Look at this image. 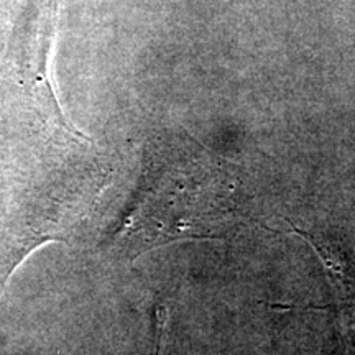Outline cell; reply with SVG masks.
<instances>
[{
    "label": "cell",
    "instance_id": "obj_2",
    "mask_svg": "<svg viewBox=\"0 0 355 355\" xmlns=\"http://www.w3.org/2000/svg\"><path fill=\"white\" fill-rule=\"evenodd\" d=\"M58 0H28L25 13L15 26L12 55L21 84L28 89L42 110L58 125L73 132L56 97L55 46L58 37Z\"/></svg>",
    "mask_w": 355,
    "mask_h": 355
},
{
    "label": "cell",
    "instance_id": "obj_1",
    "mask_svg": "<svg viewBox=\"0 0 355 355\" xmlns=\"http://www.w3.org/2000/svg\"><path fill=\"white\" fill-rule=\"evenodd\" d=\"M225 166L194 141L153 145L139 194L110 234V247L135 260L173 242L224 237L237 219L235 178Z\"/></svg>",
    "mask_w": 355,
    "mask_h": 355
},
{
    "label": "cell",
    "instance_id": "obj_3",
    "mask_svg": "<svg viewBox=\"0 0 355 355\" xmlns=\"http://www.w3.org/2000/svg\"><path fill=\"white\" fill-rule=\"evenodd\" d=\"M306 239L316 248L326 268L332 275L331 279L336 285V293L343 308L345 332L355 354V266L347 260L344 252L332 243L321 242L313 235H306Z\"/></svg>",
    "mask_w": 355,
    "mask_h": 355
}]
</instances>
